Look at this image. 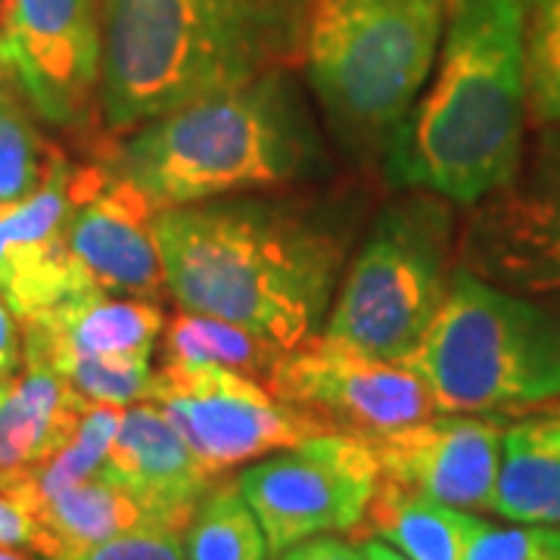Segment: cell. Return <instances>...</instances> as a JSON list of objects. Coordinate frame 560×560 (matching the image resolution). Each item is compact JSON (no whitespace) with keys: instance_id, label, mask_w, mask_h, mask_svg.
<instances>
[{"instance_id":"6da1fadb","label":"cell","mask_w":560,"mask_h":560,"mask_svg":"<svg viewBox=\"0 0 560 560\" xmlns=\"http://www.w3.org/2000/svg\"><path fill=\"white\" fill-rule=\"evenodd\" d=\"M156 243L184 312L231 320L287 352L327 320L349 234L302 202L219 197L162 209Z\"/></svg>"},{"instance_id":"7a4b0ae2","label":"cell","mask_w":560,"mask_h":560,"mask_svg":"<svg viewBox=\"0 0 560 560\" xmlns=\"http://www.w3.org/2000/svg\"><path fill=\"white\" fill-rule=\"evenodd\" d=\"M526 109V0H448L440 75L386 140V175L477 206L517 175Z\"/></svg>"},{"instance_id":"3957f363","label":"cell","mask_w":560,"mask_h":560,"mask_svg":"<svg viewBox=\"0 0 560 560\" xmlns=\"http://www.w3.org/2000/svg\"><path fill=\"white\" fill-rule=\"evenodd\" d=\"M305 20L302 0H103V119L131 135L280 69Z\"/></svg>"},{"instance_id":"277c9868","label":"cell","mask_w":560,"mask_h":560,"mask_svg":"<svg viewBox=\"0 0 560 560\" xmlns=\"http://www.w3.org/2000/svg\"><path fill=\"white\" fill-rule=\"evenodd\" d=\"M106 160L175 209L312 178L324 150L300 91L271 69L140 125Z\"/></svg>"},{"instance_id":"5b68a950","label":"cell","mask_w":560,"mask_h":560,"mask_svg":"<svg viewBox=\"0 0 560 560\" xmlns=\"http://www.w3.org/2000/svg\"><path fill=\"white\" fill-rule=\"evenodd\" d=\"M436 411L501 415L560 401V318L458 268L418 352L405 361Z\"/></svg>"},{"instance_id":"8992f818","label":"cell","mask_w":560,"mask_h":560,"mask_svg":"<svg viewBox=\"0 0 560 560\" xmlns=\"http://www.w3.org/2000/svg\"><path fill=\"white\" fill-rule=\"evenodd\" d=\"M448 0H315L305 69L330 121L355 143H386L440 50Z\"/></svg>"},{"instance_id":"52a82bcc","label":"cell","mask_w":560,"mask_h":560,"mask_svg":"<svg viewBox=\"0 0 560 560\" xmlns=\"http://www.w3.org/2000/svg\"><path fill=\"white\" fill-rule=\"evenodd\" d=\"M452 209L430 190H408L374 219L324 320L327 340L374 359L418 352L448 293Z\"/></svg>"},{"instance_id":"ba28073f","label":"cell","mask_w":560,"mask_h":560,"mask_svg":"<svg viewBox=\"0 0 560 560\" xmlns=\"http://www.w3.org/2000/svg\"><path fill=\"white\" fill-rule=\"evenodd\" d=\"M374 445L320 433L246 467L237 486L259 521L268 555L330 533L359 529L381 486Z\"/></svg>"},{"instance_id":"9c48e42d","label":"cell","mask_w":560,"mask_h":560,"mask_svg":"<svg viewBox=\"0 0 560 560\" xmlns=\"http://www.w3.org/2000/svg\"><path fill=\"white\" fill-rule=\"evenodd\" d=\"M150 401L215 477L324 433L268 386L221 364L165 361L153 371Z\"/></svg>"},{"instance_id":"30bf717a","label":"cell","mask_w":560,"mask_h":560,"mask_svg":"<svg viewBox=\"0 0 560 560\" xmlns=\"http://www.w3.org/2000/svg\"><path fill=\"white\" fill-rule=\"evenodd\" d=\"M265 386L324 433L368 442L436 415L430 389L408 364L374 359L327 337L287 349Z\"/></svg>"},{"instance_id":"8fae6325","label":"cell","mask_w":560,"mask_h":560,"mask_svg":"<svg viewBox=\"0 0 560 560\" xmlns=\"http://www.w3.org/2000/svg\"><path fill=\"white\" fill-rule=\"evenodd\" d=\"M545 128L529 162L474 206L458 243L460 268L514 293L560 290V121Z\"/></svg>"},{"instance_id":"7c38bea8","label":"cell","mask_w":560,"mask_h":560,"mask_svg":"<svg viewBox=\"0 0 560 560\" xmlns=\"http://www.w3.org/2000/svg\"><path fill=\"white\" fill-rule=\"evenodd\" d=\"M0 57L44 121L81 128L94 116L103 75L94 0H0Z\"/></svg>"},{"instance_id":"4fadbf2b","label":"cell","mask_w":560,"mask_h":560,"mask_svg":"<svg viewBox=\"0 0 560 560\" xmlns=\"http://www.w3.org/2000/svg\"><path fill=\"white\" fill-rule=\"evenodd\" d=\"M69 197L62 234L88 283L113 296L160 300L168 287L156 243V200L109 160L72 165Z\"/></svg>"},{"instance_id":"5bb4252c","label":"cell","mask_w":560,"mask_h":560,"mask_svg":"<svg viewBox=\"0 0 560 560\" xmlns=\"http://www.w3.org/2000/svg\"><path fill=\"white\" fill-rule=\"evenodd\" d=\"M501 442L499 420L436 411L371 445L383 480L464 511H495Z\"/></svg>"},{"instance_id":"9a60e30c","label":"cell","mask_w":560,"mask_h":560,"mask_svg":"<svg viewBox=\"0 0 560 560\" xmlns=\"http://www.w3.org/2000/svg\"><path fill=\"white\" fill-rule=\"evenodd\" d=\"M101 474L138 495L172 529L190 526L200 501L219 480L150 399L121 411L119 433Z\"/></svg>"},{"instance_id":"2e32d148","label":"cell","mask_w":560,"mask_h":560,"mask_svg":"<svg viewBox=\"0 0 560 560\" xmlns=\"http://www.w3.org/2000/svg\"><path fill=\"white\" fill-rule=\"evenodd\" d=\"M165 315L153 300L81 293L22 320V361L40 368L60 352L75 355H153Z\"/></svg>"},{"instance_id":"e0dca14e","label":"cell","mask_w":560,"mask_h":560,"mask_svg":"<svg viewBox=\"0 0 560 560\" xmlns=\"http://www.w3.org/2000/svg\"><path fill=\"white\" fill-rule=\"evenodd\" d=\"M88 408L91 401L54 371L25 368V377L0 401V492L54 458L72 440Z\"/></svg>"},{"instance_id":"ac0fdd59","label":"cell","mask_w":560,"mask_h":560,"mask_svg":"<svg viewBox=\"0 0 560 560\" xmlns=\"http://www.w3.org/2000/svg\"><path fill=\"white\" fill-rule=\"evenodd\" d=\"M28 514L38 526L32 551L44 560L116 539L140 526H162L138 495L103 474L44 499Z\"/></svg>"},{"instance_id":"d6986e66","label":"cell","mask_w":560,"mask_h":560,"mask_svg":"<svg viewBox=\"0 0 560 560\" xmlns=\"http://www.w3.org/2000/svg\"><path fill=\"white\" fill-rule=\"evenodd\" d=\"M495 514L560 529V415L504 427Z\"/></svg>"},{"instance_id":"ffe728a7","label":"cell","mask_w":560,"mask_h":560,"mask_svg":"<svg viewBox=\"0 0 560 560\" xmlns=\"http://www.w3.org/2000/svg\"><path fill=\"white\" fill-rule=\"evenodd\" d=\"M364 521L408 560H467L470 545L486 529V521L474 511L427 499L389 480H381Z\"/></svg>"},{"instance_id":"44dd1931","label":"cell","mask_w":560,"mask_h":560,"mask_svg":"<svg viewBox=\"0 0 560 560\" xmlns=\"http://www.w3.org/2000/svg\"><path fill=\"white\" fill-rule=\"evenodd\" d=\"M283 349L231 320L184 312L165 330V361L180 364H221L253 381L268 383Z\"/></svg>"},{"instance_id":"7402d4cb","label":"cell","mask_w":560,"mask_h":560,"mask_svg":"<svg viewBox=\"0 0 560 560\" xmlns=\"http://www.w3.org/2000/svg\"><path fill=\"white\" fill-rule=\"evenodd\" d=\"M121 411L125 408H116V405H91L81 418L79 430L72 433V440L66 442L54 458L35 467L28 477L10 486L7 495H13L25 511H32L35 504L57 495L62 489L97 477L109 458L113 440L119 433Z\"/></svg>"},{"instance_id":"603a6c76","label":"cell","mask_w":560,"mask_h":560,"mask_svg":"<svg viewBox=\"0 0 560 560\" xmlns=\"http://www.w3.org/2000/svg\"><path fill=\"white\" fill-rule=\"evenodd\" d=\"M187 560H265L268 541L237 482H215L187 526Z\"/></svg>"},{"instance_id":"cb8c5ba5","label":"cell","mask_w":560,"mask_h":560,"mask_svg":"<svg viewBox=\"0 0 560 560\" xmlns=\"http://www.w3.org/2000/svg\"><path fill=\"white\" fill-rule=\"evenodd\" d=\"M60 156V147L35 131L20 84L7 88L0 94V202H16L35 194Z\"/></svg>"},{"instance_id":"d4e9b609","label":"cell","mask_w":560,"mask_h":560,"mask_svg":"<svg viewBox=\"0 0 560 560\" xmlns=\"http://www.w3.org/2000/svg\"><path fill=\"white\" fill-rule=\"evenodd\" d=\"M44 371H54L57 377L69 383L81 399L91 405H116L128 408L135 401L150 399L153 368L143 355H75L60 352Z\"/></svg>"},{"instance_id":"484cf974","label":"cell","mask_w":560,"mask_h":560,"mask_svg":"<svg viewBox=\"0 0 560 560\" xmlns=\"http://www.w3.org/2000/svg\"><path fill=\"white\" fill-rule=\"evenodd\" d=\"M526 97L536 125L560 121V0H526Z\"/></svg>"},{"instance_id":"4316f807","label":"cell","mask_w":560,"mask_h":560,"mask_svg":"<svg viewBox=\"0 0 560 560\" xmlns=\"http://www.w3.org/2000/svg\"><path fill=\"white\" fill-rule=\"evenodd\" d=\"M467 560H560V529L541 523H486V529L470 545Z\"/></svg>"},{"instance_id":"83f0119b","label":"cell","mask_w":560,"mask_h":560,"mask_svg":"<svg viewBox=\"0 0 560 560\" xmlns=\"http://www.w3.org/2000/svg\"><path fill=\"white\" fill-rule=\"evenodd\" d=\"M184 533L187 529L172 526H140L116 539L97 541L91 548H79L54 560H187Z\"/></svg>"},{"instance_id":"f1b7e54d","label":"cell","mask_w":560,"mask_h":560,"mask_svg":"<svg viewBox=\"0 0 560 560\" xmlns=\"http://www.w3.org/2000/svg\"><path fill=\"white\" fill-rule=\"evenodd\" d=\"M35 533H38L35 517L13 495L0 492V545L32 548L35 545Z\"/></svg>"},{"instance_id":"f546056e","label":"cell","mask_w":560,"mask_h":560,"mask_svg":"<svg viewBox=\"0 0 560 560\" xmlns=\"http://www.w3.org/2000/svg\"><path fill=\"white\" fill-rule=\"evenodd\" d=\"M278 560H364V555L349 541L334 539V536H315V539H305L280 551Z\"/></svg>"},{"instance_id":"4dcf8cb0","label":"cell","mask_w":560,"mask_h":560,"mask_svg":"<svg viewBox=\"0 0 560 560\" xmlns=\"http://www.w3.org/2000/svg\"><path fill=\"white\" fill-rule=\"evenodd\" d=\"M22 361V342L16 337V324L13 312L7 308V302L0 296V377H10Z\"/></svg>"},{"instance_id":"1f68e13d","label":"cell","mask_w":560,"mask_h":560,"mask_svg":"<svg viewBox=\"0 0 560 560\" xmlns=\"http://www.w3.org/2000/svg\"><path fill=\"white\" fill-rule=\"evenodd\" d=\"M361 555L364 560H408L399 548H393L389 541L383 539H364L361 541Z\"/></svg>"},{"instance_id":"d6a6232c","label":"cell","mask_w":560,"mask_h":560,"mask_svg":"<svg viewBox=\"0 0 560 560\" xmlns=\"http://www.w3.org/2000/svg\"><path fill=\"white\" fill-rule=\"evenodd\" d=\"M16 84V79H13V72H10V66H7V60L0 57V94L7 91V88H13Z\"/></svg>"},{"instance_id":"836d02e7","label":"cell","mask_w":560,"mask_h":560,"mask_svg":"<svg viewBox=\"0 0 560 560\" xmlns=\"http://www.w3.org/2000/svg\"><path fill=\"white\" fill-rule=\"evenodd\" d=\"M0 560H35L32 555H25L20 548H10V545H0Z\"/></svg>"},{"instance_id":"e575fe53","label":"cell","mask_w":560,"mask_h":560,"mask_svg":"<svg viewBox=\"0 0 560 560\" xmlns=\"http://www.w3.org/2000/svg\"><path fill=\"white\" fill-rule=\"evenodd\" d=\"M10 386H13V381H10V377H0V401H3V396L10 393Z\"/></svg>"}]
</instances>
